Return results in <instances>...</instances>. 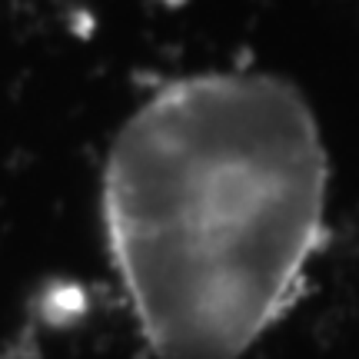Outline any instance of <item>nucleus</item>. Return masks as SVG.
Masks as SVG:
<instances>
[{"instance_id":"nucleus-1","label":"nucleus","mask_w":359,"mask_h":359,"mask_svg":"<svg viewBox=\"0 0 359 359\" xmlns=\"http://www.w3.org/2000/svg\"><path fill=\"white\" fill-rule=\"evenodd\" d=\"M330 163L303 93L203 70L150 93L103 160L107 253L156 359H243L316 257Z\"/></svg>"}]
</instances>
